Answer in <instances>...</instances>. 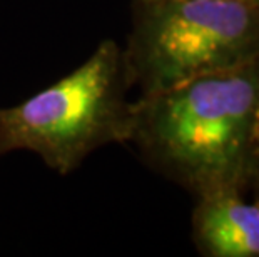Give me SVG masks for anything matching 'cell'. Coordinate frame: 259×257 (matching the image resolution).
<instances>
[{
  "mask_svg": "<svg viewBox=\"0 0 259 257\" xmlns=\"http://www.w3.org/2000/svg\"><path fill=\"white\" fill-rule=\"evenodd\" d=\"M139 95L259 56L257 0H134L124 48Z\"/></svg>",
  "mask_w": 259,
  "mask_h": 257,
  "instance_id": "cell-3",
  "label": "cell"
},
{
  "mask_svg": "<svg viewBox=\"0 0 259 257\" xmlns=\"http://www.w3.org/2000/svg\"><path fill=\"white\" fill-rule=\"evenodd\" d=\"M192 236L209 257H259V209L242 194L221 192L197 197Z\"/></svg>",
  "mask_w": 259,
  "mask_h": 257,
  "instance_id": "cell-4",
  "label": "cell"
},
{
  "mask_svg": "<svg viewBox=\"0 0 259 257\" xmlns=\"http://www.w3.org/2000/svg\"><path fill=\"white\" fill-rule=\"evenodd\" d=\"M129 144L196 197L259 184V56L139 95Z\"/></svg>",
  "mask_w": 259,
  "mask_h": 257,
  "instance_id": "cell-1",
  "label": "cell"
},
{
  "mask_svg": "<svg viewBox=\"0 0 259 257\" xmlns=\"http://www.w3.org/2000/svg\"><path fill=\"white\" fill-rule=\"evenodd\" d=\"M254 204H256V205H257V209H259V197H257V200H256V202H254Z\"/></svg>",
  "mask_w": 259,
  "mask_h": 257,
  "instance_id": "cell-5",
  "label": "cell"
},
{
  "mask_svg": "<svg viewBox=\"0 0 259 257\" xmlns=\"http://www.w3.org/2000/svg\"><path fill=\"white\" fill-rule=\"evenodd\" d=\"M124 48L102 40L80 67L12 107H0V157L30 150L60 176L99 147L129 144L134 124Z\"/></svg>",
  "mask_w": 259,
  "mask_h": 257,
  "instance_id": "cell-2",
  "label": "cell"
},
{
  "mask_svg": "<svg viewBox=\"0 0 259 257\" xmlns=\"http://www.w3.org/2000/svg\"><path fill=\"white\" fill-rule=\"evenodd\" d=\"M257 2H259V0H257Z\"/></svg>",
  "mask_w": 259,
  "mask_h": 257,
  "instance_id": "cell-6",
  "label": "cell"
}]
</instances>
